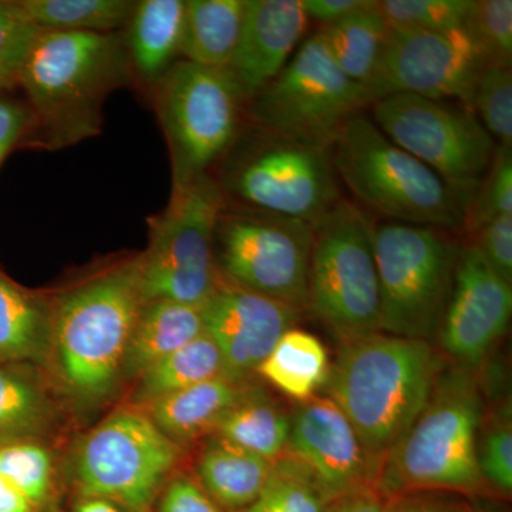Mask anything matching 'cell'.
Instances as JSON below:
<instances>
[{
  "label": "cell",
  "mask_w": 512,
  "mask_h": 512,
  "mask_svg": "<svg viewBox=\"0 0 512 512\" xmlns=\"http://www.w3.org/2000/svg\"><path fill=\"white\" fill-rule=\"evenodd\" d=\"M444 369L443 357L426 340L379 332L342 342L326 392L348 417L377 474Z\"/></svg>",
  "instance_id": "6da1fadb"
},
{
  "label": "cell",
  "mask_w": 512,
  "mask_h": 512,
  "mask_svg": "<svg viewBox=\"0 0 512 512\" xmlns=\"http://www.w3.org/2000/svg\"><path fill=\"white\" fill-rule=\"evenodd\" d=\"M121 33L42 30L20 74L37 144L60 150L101 133L103 107L130 80Z\"/></svg>",
  "instance_id": "7a4b0ae2"
},
{
  "label": "cell",
  "mask_w": 512,
  "mask_h": 512,
  "mask_svg": "<svg viewBox=\"0 0 512 512\" xmlns=\"http://www.w3.org/2000/svg\"><path fill=\"white\" fill-rule=\"evenodd\" d=\"M144 303L134 258L73 286L50 305V348L70 393L94 402L111 392Z\"/></svg>",
  "instance_id": "3957f363"
},
{
  "label": "cell",
  "mask_w": 512,
  "mask_h": 512,
  "mask_svg": "<svg viewBox=\"0 0 512 512\" xmlns=\"http://www.w3.org/2000/svg\"><path fill=\"white\" fill-rule=\"evenodd\" d=\"M484 396L476 377L456 367L441 373L429 402L384 458L375 488L384 498L423 491L476 494L484 487L477 439Z\"/></svg>",
  "instance_id": "277c9868"
},
{
  "label": "cell",
  "mask_w": 512,
  "mask_h": 512,
  "mask_svg": "<svg viewBox=\"0 0 512 512\" xmlns=\"http://www.w3.org/2000/svg\"><path fill=\"white\" fill-rule=\"evenodd\" d=\"M336 174L367 208L400 224L456 229L473 197L392 143L359 113L330 147Z\"/></svg>",
  "instance_id": "5b68a950"
},
{
  "label": "cell",
  "mask_w": 512,
  "mask_h": 512,
  "mask_svg": "<svg viewBox=\"0 0 512 512\" xmlns=\"http://www.w3.org/2000/svg\"><path fill=\"white\" fill-rule=\"evenodd\" d=\"M336 175L330 148L255 127L229 148L217 181L242 207L316 225L340 201Z\"/></svg>",
  "instance_id": "8992f818"
},
{
  "label": "cell",
  "mask_w": 512,
  "mask_h": 512,
  "mask_svg": "<svg viewBox=\"0 0 512 512\" xmlns=\"http://www.w3.org/2000/svg\"><path fill=\"white\" fill-rule=\"evenodd\" d=\"M227 204L217 178L204 174L171 191L163 212L154 215L150 242L137 256L141 292L148 301L201 308L222 284L215 262V229Z\"/></svg>",
  "instance_id": "52a82bcc"
},
{
  "label": "cell",
  "mask_w": 512,
  "mask_h": 512,
  "mask_svg": "<svg viewBox=\"0 0 512 512\" xmlns=\"http://www.w3.org/2000/svg\"><path fill=\"white\" fill-rule=\"evenodd\" d=\"M380 330L433 342L453 291L460 248L441 229L387 222L375 227Z\"/></svg>",
  "instance_id": "ba28073f"
},
{
  "label": "cell",
  "mask_w": 512,
  "mask_h": 512,
  "mask_svg": "<svg viewBox=\"0 0 512 512\" xmlns=\"http://www.w3.org/2000/svg\"><path fill=\"white\" fill-rule=\"evenodd\" d=\"M373 235L369 215L343 200L313 225L308 308L342 342L382 332Z\"/></svg>",
  "instance_id": "9c48e42d"
},
{
  "label": "cell",
  "mask_w": 512,
  "mask_h": 512,
  "mask_svg": "<svg viewBox=\"0 0 512 512\" xmlns=\"http://www.w3.org/2000/svg\"><path fill=\"white\" fill-rule=\"evenodd\" d=\"M369 104L365 87L339 69L319 30L249 101L248 111L261 130L296 143L330 148L346 123Z\"/></svg>",
  "instance_id": "30bf717a"
},
{
  "label": "cell",
  "mask_w": 512,
  "mask_h": 512,
  "mask_svg": "<svg viewBox=\"0 0 512 512\" xmlns=\"http://www.w3.org/2000/svg\"><path fill=\"white\" fill-rule=\"evenodd\" d=\"M163 127L173 190L210 174L239 136L244 106L237 87L222 69L180 60L154 86Z\"/></svg>",
  "instance_id": "8fae6325"
},
{
  "label": "cell",
  "mask_w": 512,
  "mask_h": 512,
  "mask_svg": "<svg viewBox=\"0 0 512 512\" xmlns=\"http://www.w3.org/2000/svg\"><path fill=\"white\" fill-rule=\"evenodd\" d=\"M313 225L225 204L215 229L222 281L302 311L308 308Z\"/></svg>",
  "instance_id": "7c38bea8"
},
{
  "label": "cell",
  "mask_w": 512,
  "mask_h": 512,
  "mask_svg": "<svg viewBox=\"0 0 512 512\" xmlns=\"http://www.w3.org/2000/svg\"><path fill=\"white\" fill-rule=\"evenodd\" d=\"M180 456V444L165 436L147 414L120 410L82 441L74 476L86 498L147 512Z\"/></svg>",
  "instance_id": "4fadbf2b"
},
{
  "label": "cell",
  "mask_w": 512,
  "mask_h": 512,
  "mask_svg": "<svg viewBox=\"0 0 512 512\" xmlns=\"http://www.w3.org/2000/svg\"><path fill=\"white\" fill-rule=\"evenodd\" d=\"M372 104L373 123L384 136L458 191L474 197L498 144L470 109L406 93Z\"/></svg>",
  "instance_id": "5bb4252c"
},
{
  "label": "cell",
  "mask_w": 512,
  "mask_h": 512,
  "mask_svg": "<svg viewBox=\"0 0 512 512\" xmlns=\"http://www.w3.org/2000/svg\"><path fill=\"white\" fill-rule=\"evenodd\" d=\"M487 64V56L466 26L443 32L389 29L365 89L372 103L406 93L457 100L471 107L478 76Z\"/></svg>",
  "instance_id": "9a60e30c"
},
{
  "label": "cell",
  "mask_w": 512,
  "mask_h": 512,
  "mask_svg": "<svg viewBox=\"0 0 512 512\" xmlns=\"http://www.w3.org/2000/svg\"><path fill=\"white\" fill-rule=\"evenodd\" d=\"M512 288L471 245L460 249L453 291L439 335L441 349L463 369L483 365L510 326Z\"/></svg>",
  "instance_id": "2e32d148"
},
{
  "label": "cell",
  "mask_w": 512,
  "mask_h": 512,
  "mask_svg": "<svg viewBox=\"0 0 512 512\" xmlns=\"http://www.w3.org/2000/svg\"><path fill=\"white\" fill-rule=\"evenodd\" d=\"M286 454L308 467L329 503L375 487V466L348 417L329 397L315 396L296 407Z\"/></svg>",
  "instance_id": "e0dca14e"
},
{
  "label": "cell",
  "mask_w": 512,
  "mask_h": 512,
  "mask_svg": "<svg viewBox=\"0 0 512 512\" xmlns=\"http://www.w3.org/2000/svg\"><path fill=\"white\" fill-rule=\"evenodd\" d=\"M301 311L222 281L201 306L204 330L224 357L227 375L245 380L256 372Z\"/></svg>",
  "instance_id": "ac0fdd59"
},
{
  "label": "cell",
  "mask_w": 512,
  "mask_h": 512,
  "mask_svg": "<svg viewBox=\"0 0 512 512\" xmlns=\"http://www.w3.org/2000/svg\"><path fill=\"white\" fill-rule=\"evenodd\" d=\"M308 22L302 0H247L237 47L225 69L245 104L291 60Z\"/></svg>",
  "instance_id": "d6986e66"
},
{
  "label": "cell",
  "mask_w": 512,
  "mask_h": 512,
  "mask_svg": "<svg viewBox=\"0 0 512 512\" xmlns=\"http://www.w3.org/2000/svg\"><path fill=\"white\" fill-rule=\"evenodd\" d=\"M185 0L136 2L124 35L131 70L156 86L181 55Z\"/></svg>",
  "instance_id": "ffe728a7"
},
{
  "label": "cell",
  "mask_w": 512,
  "mask_h": 512,
  "mask_svg": "<svg viewBox=\"0 0 512 512\" xmlns=\"http://www.w3.org/2000/svg\"><path fill=\"white\" fill-rule=\"evenodd\" d=\"M248 389L245 380L215 377L148 404L147 416L165 436L180 444L214 431Z\"/></svg>",
  "instance_id": "44dd1931"
},
{
  "label": "cell",
  "mask_w": 512,
  "mask_h": 512,
  "mask_svg": "<svg viewBox=\"0 0 512 512\" xmlns=\"http://www.w3.org/2000/svg\"><path fill=\"white\" fill-rule=\"evenodd\" d=\"M272 466L274 461L214 434L198 458V484L222 510L238 512L254 503L264 490Z\"/></svg>",
  "instance_id": "7402d4cb"
},
{
  "label": "cell",
  "mask_w": 512,
  "mask_h": 512,
  "mask_svg": "<svg viewBox=\"0 0 512 512\" xmlns=\"http://www.w3.org/2000/svg\"><path fill=\"white\" fill-rule=\"evenodd\" d=\"M204 332L197 306L164 299L144 303L124 357V375L140 377Z\"/></svg>",
  "instance_id": "603a6c76"
},
{
  "label": "cell",
  "mask_w": 512,
  "mask_h": 512,
  "mask_svg": "<svg viewBox=\"0 0 512 512\" xmlns=\"http://www.w3.org/2000/svg\"><path fill=\"white\" fill-rule=\"evenodd\" d=\"M247 0H185L181 56L210 69H227L237 47Z\"/></svg>",
  "instance_id": "cb8c5ba5"
},
{
  "label": "cell",
  "mask_w": 512,
  "mask_h": 512,
  "mask_svg": "<svg viewBox=\"0 0 512 512\" xmlns=\"http://www.w3.org/2000/svg\"><path fill=\"white\" fill-rule=\"evenodd\" d=\"M289 431L291 414L262 390L249 387L212 433L242 450L276 461L286 453Z\"/></svg>",
  "instance_id": "d4e9b609"
},
{
  "label": "cell",
  "mask_w": 512,
  "mask_h": 512,
  "mask_svg": "<svg viewBox=\"0 0 512 512\" xmlns=\"http://www.w3.org/2000/svg\"><path fill=\"white\" fill-rule=\"evenodd\" d=\"M52 308L0 271V360H39L50 346Z\"/></svg>",
  "instance_id": "484cf974"
},
{
  "label": "cell",
  "mask_w": 512,
  "mask_h": 512,
  "mask_svg": "<svg viewBox=\"0 0 512 512\" xmlns=\"http://www.w3.org/2000/svg\"><path fill=\"white\" fill-rule=\"evenodd\" d=\"M330 362L325 346L305 330L289 329L256 372L286 396L306 402L328 380Z\"/></svg>",
  "instance_id": "4316f807"
},
{
  "label": "cell",
  "mask_w": 512,
  "mask_h": 512,
  "mask_svg": "<svg viewBox=\"0 0 512 512\" xmlns=\"http://www.w3.org/2000/svg\"><path fill=\"white\" fill-rule=\"evenodd\" d=\"M389 29L377 2L367 0L363 8L320 32L339 69L365 87L375 73Z\"/></svg>",
  "instance_id": "83f0119b"
},
{
  "label": "cell",
  "mask_w": 512,
  "mask_h": 512,
  "mask_svg": "<svg viewBox=\"0 0 512 512\" xmlns=\"http://www.w3.org/2000/svg\"><path fill=\"white\" fill-rule=\"evenodd\" d=\"M224 375H227L224 357L214 340L204 332L146 370L140 376L134 399L148 406L168 394Z\"/></svg>",
  "instance_id": "f1b7e54d"
},
{
  "label": "cell",
  "mask_w": 512,
  "mask_h": 512,
  "mask_svg": "<svg viewBox=\"0 0 512 512\" xmlns=\"http://www.w3.org/2000/svg\"><path fill=\"white\" fill-rule=\"evenodd\" d=\"M37 28L55 32L119 33L136 2L131 0H19Z\"/></svg>",
  "instance_id": "f546056e"
},
{
  "label": "cell",
  "mask_w": 512,
  "mask_h": 512,
  "mask_svg": "<svg viewBox=\"0 0 512 512\" xmlns=\"http://www.w3.org/2000/svg\"><path fill=\"white\" fill-rule=\"evenodd\" d=\"M328 504L308 467L285 453L274 461L258 498L238 512H325Z\"/></svg>",
  "instance_id": "4dcf8cb0"
},
{
  "label": "cell",
  "mask_w": 512,
  "mask_h": 512,
  "mask_svg": "<svg viewBox=\"0 0 512 512\" xmlns=\"http://www.w3.org/2000/svg\"><path fill=\"white\" fill-rule=\"evenodd\" d=\"M474 0H384L377 2L390 29L443 32L464 28Z\"/></svg>",
  "instance_id": "1f68e13d"
},
{
  "label": "cell",
  "mask_w": 512,
  "mask_h": 512,
  "mask_svg": "<svg viewBox=\"0 0 512 512\" xmlns=\"http://www.w3.org/2000/svg\"><path fill=\"white\" fill-rule=\"evenodd\" d=\"M487 133L500 141L498 146L512 147V73L511 66L490 63L478 76L471 101Z\"/></svg>",
  "instance_id": "d6a6232c"
},
{
  "label": "cell",
  "mask_w": 512,
  "mask_h": 512,
  "mask_svg": "<svg viewBox=\"0 0 512 512\" xmlns=\"http://www.w3.org/2000/svg\"><path fill=\"white\" fill-rule=\"evenodd\" d=\"M0 476L37 508L46 503L52 490V457L37 444H6L0 447Z\"/></svg>",
  "instance_id": "836d02e7"
},
{
  "label": "cell",
  "mask_w": 512,
  "mask_h": 512,
  "mask_svg": "<svg viewBox=\"0 0 512 512\" xmlns=\"http://www.w3.org/2000/svg\"><path fill=\"white\" fill-rule=\"evenodd\" d=\"M40 32L19 0H0V94L19 86L23 66Z\"/></svg>",
  "instance_id": "e575fe53"
},
{
  "label": "cell",
  "mask_w": 512,
  "mask_h": 512,
  "mask_svg": "<svg viewBox=\"0 0 512 512\" xmlns=\"http://www.w3.org/2000/svg\"><path fill=\"white\" fill-rule=\"evenodd\" d=\"M477 463L485 485L510 497L512 493V426L510 407L483 427L477 439Z\"/></svg>",
  "instance_id": "d590c367"
},
{
  "label": "cell",
  "mask_w": 512,
  "mask_h": 512,
  "mask_svg": "<svg viewBox=\"0 0 512 512\" xmlns=\"http://www.w3.org/2000/svg\"><path fill=\"white\" fill-rule=\"evenodd\" d=\"M45 413V400L32 383L0 369V437L35 431Z\"/></svg>",
  "instance_id": "8d00e7d4"
},
{
  "label": "cell",
  "mask_w": 512,
  "mask_h": 512,
  "mask_svg": "<svg viewBox=\"0 0 512 512\" xmlns=\"http://www.w3.org/2000/svg\"><path fill=\"white\" fill-rule=\"evenodd\" d=\"M466 28L477 40L488 62L511 66L512 2L480 0L468 13Z\"/></svg>",
  "instance_id": "74e56055"
},
{
  "label": "cell",
  "mask_w": 512,
  "mask_h": 512,
  "mask_svg": "<svg viewBox=\"0 0 512 512\" xmlns=\"http://www.w3.org/2000/svg\"><path fill=\"white\" fill-rule=\"evenodd\" d=\"M503 215H512V147L498 146L493 164L471 200L466 224L478 231Z\"/></svg>",
  "instance_id": "f35d334b"
},
{
  "label": "cell",
  "mask_w": 512,
  "mask_h": 512,
  "mask_svg": "<svg viewBox=\"0 0 512 512\" xmlns=\"http://www.w3.org/2000/svg\"><path fill=\"white\" fill-rule=\"evenodd\" d=\"M474 245L488 265L512 284V215H503L477 231Z\"/></svg>",
  "instance_id": "ab89813d"
},
{
  "label": "cell",
  "mask_w": 512,
  "mask_h": 512,
  "mask_svg": "<svg viewBox=\"0 0 512 512\" xmlns=\"http://www.w3.org/2000/svg\"><path fill=\"white\" fill-rule=\"evenodd\" d=\"M32 124L26 103L13 99L9 93L0 94V168L9 154L30 136Z\"/></svg>",
  "instance_id": "60d3db41"
},
{
  "label": "cell",
  "mask_w": 512,
  "mask_h": 512,
  "mask_svg": "<svg viewBox=\"0 0 512 512\" xmlns=\"http://www.w3.org/2000/svg\"><path fill=\"white\" fill-rule=\"evenodd\" d=\"M158 512H225L194 478L175 477L165 487Z\"/></svg>",
  "instance_id": "b9f144b4"
},
{
  "label": "cell",
  "mask_w": 512,
  "mask_h": 512,
  "mask_svg": "<svg viewBox=\"0 0 512 512\" xmlns=\"http://www.w3.org/2000/svg\"><path fill=\"white\" fill-rule=\"evenodd\" d=\"M306 18L330 26L363 8L367 0H302Z\"/></svg>",
  "instance_id": "7bdbcfd3"
},
{
  "label": "cell",
  "mask_w": 512,
  "mask_h": 512,
  "mask_svg": "<svg viewBox=\"0 0 512 512\" xmlns=\"http://www.w3.org/2000/svg\"><path fill=\"white\" fill-rule=\"evenodd\" d=\"M383 512H468L461 505L437 500V498L417 497L416 494L396 495L384 498Z\"/></svg>",
  "instance_id": "ee69618b"
},
{
  "label": "cell",
  "mask_w": 512,
  "mask_h": 512,
  "mask_svg": "<svg viewBox=\"0 0 512 512\" xmlns=\"http://www.w3.org/2000/svg\"><path fill=\"white\" fill-rule=\"evenodd\" d=\"M383 504L379 491L366 487L330 501L325 512H383Z\"/></svg>",
  "instance_id": "f6af8a7d"
},
{
  "label": "cell",
  "mask_w": 512,
  "mask_h": 512,
  "mask_svg": "<svg viewBox=\"0 0 512 512\" xmlns=\"http://www.w3.org/2000/svg\"><path fill=\"white\" fill-rule=\"evenodd\" d=\"M0 512H36V507L0 476Z\"/></svg>",
  "instance_id": "bcb514c9"
},
{
  "label": "cell",
  "mask_w": 512,
  "mask_h": 512,
  "mask_svg": "<svg viewBox=\"0 0 512 512\" xmlns=\"http://www.w3.org/2000/svg\"><path fill=\"white\" fill-rule=\"evenodd\" d=\"M74 512H121L116 505L101 498H87L83 503L77 505Z\"/></svg>",
  "instance_id": "7dc6e473"
}]
</instances>
